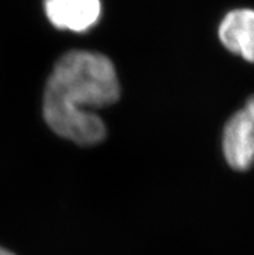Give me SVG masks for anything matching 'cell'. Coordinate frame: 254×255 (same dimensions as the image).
Here are the masks:
<instances>
[{"instance_id": "5b68a950", "label": "cell", "mask_w": 254, "mask_h": 255, "mask_svg": "<svg viewBox=\"0 0 254 255\" xmlns=\"http://www.w3.org/2000/svg\"><path fill=\"white\" fill-rule=\"evenodd\" d=\"M0 255H16L13 252H10L9 249H6L4 246L0 245Z\"/></svg>"}, {"instance_id": "8992f818", "label": "cell", "mask_w": 254, "mask_h": 255, "mask_svg": "<svg viewBox=\"0 0 254 255\" xmlns=\"http://www.w3.org/2000/svg\"><path fill=\"white\" fill-rule=\"evenodd\" d=\"M245 105L251 108V109L254 112V95H252V96L249 97L248 100H247V103H245Z\"/></svg>"}, {"instance_id": "6da1fadb", "label": "cell", "mask_w": 254, "mask_h": 255, "mask_svg": "<svg viewBox=\"0 0 254 255\" xmlns=\"http://www.w3.org/2000/svg\"><path fill=\"white\" fill-rule=\"evenodd\" d=\"M121 96L118 75L108 56L73 49L56 61L43 91L42 113L57 136L81 146L97 145L106 126L87 109L116 104Z\"/></svg>"}, {"instance_id": "277c9868", "label": "cell", "mask_w": 254, "mask_h": 255, "mask_svg": "<svg viewBox=\"0 0 254 255\" xmlns=\"http://www.w3.org/2000/svg\"><path fill=\"white\" fill-rule=\"evenodd\" d=\"M226 49L254 64V9L240 8L229 12L218 27Z\"/></svg>"}, {"instance_id": "3957f363", "label": "cell", "mask_w": 254, "mask_h": 255, "mask_svg": "<svg viewBox=\"0 0 254 255\" xmlns=\"http://www.w3.org/2000/svg\"><path fill=\"white\" fill-rule=\"evenodd\" d=\"M44 12L56 29L84 32L99 21L101 3L100 0H44Z\"/></svg>"}, {"instance_id": "7a4b0ae2", "label": "cell", "mask_w": 254, "mask_h": 255, "mask_svg": "<svg viewBox=\"0 0 254 255\" xmlns=\"http://www.w3.org/2000/svg\"><path fill=\"white\" fill-rule=\"evenodd\" d=\"M222 150L227 165L239 172L248 171L254 163V112L244 105L226 122Z\"/></svg>"}]
</instances>
